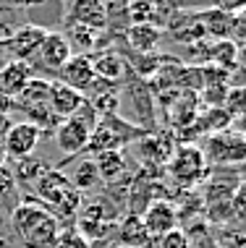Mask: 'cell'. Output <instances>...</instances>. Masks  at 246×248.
<instances>
[{"instance_id":"obj_20","label":"cell","mask_w":246,"mask_h":248,"mask_svg":"<svg viewBox=\"0 0 246 248\" xmlns=\"http://www.w3.org/2000/svg\"><path fill=\"white\" fill-rule=\"evenodd\" d=\"M45 214H48V209H42V206H37V204H29V201L18 204L16 209H13V214H11V225H13V230H16V235L24 238L26 232L45 217Z\"/></svg>"},{"instance_id":"obj_5","label":"cell","mask_w":246,"mask_h":248,"mask_svg":"<svg viewBox=\"0 0 246 248\" xmlns=\"http://www.w3.org/2000/svg\"><path fill=\"white\" fill-rule=\"evenodd\" d=\"M45 34H48V29L39 26V24H24V26H18L16 31H11L8 50L13 52V60H24V63L32 65V58L37 55Z\"/></svg>"},{"instance_id":"obj_8","label":"cell","mask_w":246,"mask_h":248,"mask_svg":"<svg viewBox=\"0 0 246 248\" xmlns=\"http://www.w3.org/2000/svg\"><path fill=\"white\" fill-rule=\"evenodd\" d=\"M199 92H189V89H178L173 102L168 105V118L173 123V128L183 131L189 125H194V120L199 115Z\"/></svg>"},{"instance_id":"obj_2","label":"cell","mask_w":246,"mask_h":248,"mask_svg":"<svg viewBox=\"0 0 246 248\" xmlns=\"http://www.w3.org/2000/svg\"><path fill=\"white\" fill-rule=\"evenodd\" d=\"M168 172L178 186H183V188L197 186L199 180H204L210 172V162H207V157H204V149H199L197 144L176 146L170 154V159H168Z\"/></svg>"},{"instance_id":"obj_10","label":"cell","mask_w":246,"mask_h":248,"mask_svg":"<svg viewBox=\"0 0 246 248\" xmlns=\"http://www.w3.org/2000/svg\"><path fill=\"white\" fill-rule=\"evenodd\" d=\"M52 133H55L58 149H61L66 157L84 152V149H86V141H89V131H86L82 123H76L74 118H66Z\"/></svg>"},{"instance_id":"obj_11","label":"cell","mask_w":246,"mask_h":248,"mask_svg":"<svg viewBox=\"0 0 246 248\" xmlns=\"http://www.w3.org/2000/svg\"><path fill=\"white\" fill-rule=\"evenodd\" d=\"M29 78H32L29 63H24V60H8V63H3L0 65V94L16 99Z\"/></svg>"},{"instance_id":"obj_28","label":"cell","mask_w":246,"mask_h":248,"mask_svg":"<svg viewBox=\"0 0 246 248\" xmlns=\"http://www.w3.org/2000/svg\"><path fill=\"white\" fill-rule=\"evenodd\" d=\"M66 39H68L71 50H74V45H76V47L84 50V55H86V52L97 45V29L84 26V24H68V34H66Z\"/></svg>"},{"instance_id":"obj_24","label":"cell","mask_w":246,"mask_h":248,"mask_svg":"<svg viewBox=\"0 0 246 248\" xmlns=\"http://www.w3.org/2000/svg\"><path fill=\"white\" fill-rule=\"evenodd\" d=\"M238 55H241V47H236L230 39H215V42H210V63L217 65V68L233 71L238 65Z\"/></svg>"},{"instance_id":"obj_16","label":"cell","mask_w":246,"mask_h":248,"mask_svg":"<svg viewBox=\"0 0 246 248\" xmlns=\"http://www.w3.org/2000/svg\"><path fill=\"white\" fill-rule=\"evenodd\" d=\"M147 230H144V222L139 214H126V217L118 222V246L123 248H142L147 246Z\"/></svg>"},{"instance_id":"obj_33","label":"cell","mask_w":246,"mask_h":248,"mask_svg":"<svg viewBox=\"0 0 246 248\" xmlns=\"http://www.w3.org/2000/svg\"><path fill=\"white\" fill-rule=\"evenodd\" d=\"M160 248H189V232L176 227L160 238Z\"/></svg>"},{"instance_id":"obj_15","label":"cell","mask_w":246,"mask_h":248,"mask_svg":"<svg viewBox=\"0 0 246 248\" xmlns=\"http://www.w3.org/2000/svg\"><path fill=\"white\" fill-rule=\"evenodd\" d=\"M236 16L238 13H223L217 8H207L199 13V21L204 26V34L212 37V39H230L233 34V26H236Z\"/></svg>"},{"instance_id":"obj_27","label":"cell","mask_w":246,"mask_h":248,"mask_svg":"<svg viewBox=\"0 0 246 248\" xmlns=\"http://www.w3.org/2000/svg\"><path fill=\"white\" fill-rule=\"evenodd\" d=\"M71 183H74L76 191H89V188H95V186L99 183V172H97L95 159H92V157L82 159V162L76 165L74 175H71Z\"/></svg>"},{"instance_id":"obj_22","label":"cell","mask_w":246,"mask_h":248,"mask_svg":"<svg viewBox=\"0 0 246 248\" xmlns=\"http://www.w3.org/2000/svg\"><path fill=\"white\" fill-rule=\"evenodd\" d=\"M95 165H97V172H99V180H118L126 170V157L121 149H110V152H99L95 157Z\"/></svg>"},{"instance_id":"obj_36","label":"cell","mask_w":246,"mask_h":248,"mask_svg":"<svg viewBox=\"0 0 246 248\" xmlns=\"http://www.w3.org/2000/svg\"><path fill=\"white\" fill-rule=\"evenodd\" d=\"M11 3H16L18 8H26V11H32V8H45V5L55 3V0H11Z\"/></svg>"},{"instance_id":"obj_32","label":"cell","mask_w":246,"mask_h":248,"mask_svg":"<svg viewBox=\"0 0 246 248\" xmlns=\"http://www.w3.org/2000/svg\"><path fill=\"white\" fill-rule=\"evenodd\" d=\"M71 118H74L76 123H82V125H84V128L89 131V133H92V128H95V125L99 123V115H97V110H95V107H92L89 102H86V99H82V105L76 107V112H74Z\"/></svg>"},{"instance_id":"obj_26","label":"cell","mask_w":246,"mask_h":248,"mask_svg":"<svg viewBox=\"0 0 246 248\" xmlns=\"http://www.w3.org/2000/svg\"><path fill=\"white\" fill-rule=\"evenodd\" d=\"M126 13H129V18H131V26H139V24L155 26L157 16H160V5L152 3V0H131ZM157 29H160V26H157Z\"/></svg>"},{"instance_id":"obj_17","label":"cell","mask_w":246,"mask_h":248,"mask_svg":"<svg viewBox=\"0 0 246 248\" xmlns=\"http://www.w3.org/2000/svg\"><path fill=\"white\" fill-rule=\"evenodd\" d=\"M170 29V37L176 39V42H183V45H194V42H202L204 37V26L199 21V13H189V16H183V21H178V18H173L168 24Z\"/></svg>"},{"instance_id":"obj_31","label":"cell","mask_w":246,"mask_h":248,"mask_svg":"<svg viewBox=\"0 0 246 248\" xmlns=\"http://www.w3.org/2000/svg\"><path fill=\"white\" fill-rule=\"evenodd\" d=\"M55 248H92V243L76 227H68V230H61V235L55 240Z\"/></svg>"},{"instance_id":"obj_7","label":"cell","mask_w":246,"mask_h":248,"mask_svg":"<svg viewBox=\"0 0 246 248\" xmlns=\"http://www.w3.org/2000/svg\"><path fill=\"white\" fill-rule=\"evenodd\" d=\"M34 58H39L42 68L58 73L66 65V60L71 58V45H68V39H66V34H61V31H48Z\"/></svg>"},{"instance_id":"obj_35","label":"cell","mask_w":246,"mask_h":248,"mask_svg":"<svg viewBox=\"0 0 246 248\" xmlns=\"http://www.w3.org/2000/svg\"><path fill=\"white\" fill-rule=\"evenodd\" d=\"M11 191H13V175L5 170V167H0V199L8 196Z\"/></svg>"},{"instance_id":"obj_38","label":"cell","mask_w":246,"mask_h":248,"mask_svg":"<svg viewBox=\"0 0 246 248\" xmlns=\"http://www.w3.org/2000/svg\"><path fill=\"white\" fill-rule=\"evenodd\" d=\"M5 159H8V157H5V149H3V141H0V167H5Z\"/></svg>"},{"instance_id":"obj_23","label":"cell","mask_w":246,"mask_h":248,"mask_svg":"<svg viewBox=\"0 0 246 248\" xmlns=\"http://www.w3.org/2000/svg\"><path fill=\"white\" fill-rule=\"evenodd\" d=\"M121 139H118V133L110 128L108 123H105L102 118H99V123L92 128L89 133V141H86V152L92 154H99V152H110V149H121Z\"/></svg>"},{"instance_id":"obj_6","label":"cell","mask_w":246,"mask_h":248,"mask_svg":"<svg viewBox=\"0 0 246 248\" xmlns=\"http://www.w3.org/2000/svg\"><path fill=\"white\" fill-rule=\"evenodd\" d=\"M142 222H144V230L147 235H155V238H163L165 232L176 230L178 227V209L170 204V201H152L147 209L142 212Z\"/></svg>"},{"instance_id":"obj_1","label":"cell","mask_w":246,"mask_h":248,"mask_svg":"<svg viewBox=\"0 0 246 248\" xmlns=\"http://www.w3.org/2000/svg\"><path fill=\"white\" fill-rule=\"evenodd\" d=\"M37 196L50 204L55 214H63V217H76L82 212V191L74 188L71 178L66 175L63 170H48L42 172L34 180Z\"/></svg>"},{"instance_id":"obj_21","label":"cell","mask_w":246,"mask_h":248,"mask_svg":"<svg viewBox=\"0 0 246 248\" xmlns=\"http://www.w3.org/2000/svg\"><path fill=\"white\" fill-rule=\"evenodd\" d=\"M92 68H95V76L105 78V81H121V76L126 71H129V63H126V58L115 55V52H105V55H99L92 60Z\"/></svg>"},{"instance_id":"obj_4","label":"cell","mask_w":246,"mask_h":248,"mask_svg":"<svg viewBox=\"0 0 246 248\" xmlns=\"http://www.w3.org/2000/svg\"><path fill=\"white\" fill-rule=\"evenodd\" d=\"M45 131H39L34 123L24 120V123H11L8 131L3 133V149H5V157H13V159H24V157H32V152L37 149L39 139H42Z\"/></svg>"},{"instance_id":"obj_18","label":"cell","mask_w":246,"mask_h":248,"mask_svg":"<svg viewBox=\"0 0 246 248\" xmlns=\"http://www.w3.org/2000/svg\"><path fill=\"white\" fill-rule=\"evenodd\" d=\"M50 84L48 78H34L32 76L29 81H26V86L21 92H18V97L13 99L16 105H21L24 110H32V107H45L50 99Z\"/></svg>"},{"instance_id":"obj_29","label":"cell","mask_w":246,"mask_h":248,"mask_svg":"<svg viewBox=\"0 0 246 248\" xmlns=\"http://www.w3.org/2000/svg\"><path fill=\"white\" fill-rule=\"evenodd\" d=\"M142 146H144V152H147L149 157H157V162H168L170 154H173V149H176V141H173L170 136L155 133V136H149Z\"/></svg>"},{"instance_id":"obj_34","label":"cell","mask_w":246,"mask_h":248,"mask_svg":"<svg viewBox=\"0 0 246 248\" xmlns=\"http://www.w3.org/2000/svg\"><path fill=\"white\" fill-rule=\"evenodd\" d=\"M244 5H246V0H212V5L210 8H217V11H223V13H241L244 11Z\"/></svg>"},{"instance_id":"obj_37","label":"cell","mask_w":246,"mask_h":248,"mask_svg":"<svg viewBox=\"0 0 246 248\" xmlns=\"http://www.w3.org/2000/svg\"><path fill=\"white\" fill-rule=\"evenodd\" d=\"M16 107V102H13L11 97H5V94H0V115H8V112Z\"/></svg>"},{"instance_id":"obj_19","label":"cell","mask_w":246,"mask_h":248,"mask_svg":"<svg viewBox=\"0 0 246 248\" xmlns=\"http://www.w3.org/2000/svg\"><path fill=\"white\" fill-rule=\"evenodd\" d=\"M163 31L157 26H149V24H139V26H131L126 31V39H129L131 50L142 52V55H149V52L157 50V42H160Z\"/></svg>"},{"instance_id":"obj_30","label":"cell","mask_w":246,"mask_h":248,"mask_svg":"<svg viewBox=\"0 0 246 248\" xmlns=\"http://www.w3.org/2000/svg\"><path fill=\"white\" fill-rule=\"evenodd\" d=\"M50 167L45 159H37V157H24V159H16V175L18 180H37L42 172H48Z\"/></svg>"},{"instance_id":"obj_13","label":"cell","mask_w":246,"mask_h":248,"mask_svg":"<svg viewBox=\"0 0 246 248\" xmlns=\"http://www.w3.org/2000/svg\"><path fill=\"white\" fill-rule=\"evenodd\" d=\"M58 235H61V225H58V217L48 212V214H45V217L39 219V222L21 238V243H24L26 248H55Z\"/></svg>"},{"instance_id":"obj_39","label":"cell","mask_w":246,"mask_h":248,"mask_svg":"<svg viewBox=\"0 0 246 248\" xmlns=\"http://www.w3.org/2000/svg\"><path fill=\"white\" fill-rule=\"evenodd\" d=\"M3 42H5V39H3V37H0V45H3Z\"/></svg>"},{"instance_id":"obj_25","label":"cell","mask_w":246,"mask_h":248,"mask_svg":"<svg viewBox=\"0 0 246 248\" xmlns=\"http://www.w3.org/2000/svg\"><path fill=\"white\" fill-rule=\"evenodd\" d=\"M230 123H233V118H230L223 107H207V110H204V115H202V112L197 115L194 128L212 136V133H220L225 128H230Z\"/></svg>"},{"instance_id":"obj_9","label":"cell","mask_w":246,"mask_h":248,"mask_svg":"<svg viewBox=\"0 0 246 248\" xmlns=\"http://www.w3.org/2000/svg\"><path fill=\"white\" fill-rule=\"evenodd\" d=\"M58 76H61V84L71 86V89H76L79 94L84 97L86 86L92 84V78H95V68H92V58L89 55H71L66 60V65L61 71H58Z\"/></svg>"},{"instance_id":"obj_3","label":"cell","mask_w":246,"mask_h":248,"mask_svg":"<svg viewBox=\"0 0 246 248\" xmlns=\"http://www.w3.org/2000/svg\"><path fill=\"white\" fill-rule=\"evenodd\" d=\"M204 157H207V162H215V165H241L246 157V141L241 133L230 128L212 133L207 139Z\"/></svg>"},{"instance_id":"obj_14","label":"cell","mask_w":246,"mask_h":248,"mask_svg":"<svg viewBox=\"0 0 246 248\" xmlns=\"http://www.w3.org/2000/svg\"><path fill=\"white\" fill-rule=\"evenodd\" d=\"M82 94H79L76 89H71V86H66L61 81H52L50 84V99H48V107L52 112H55L61 120L71 118L76 112V107L82 105Z\"/></svg>"},{"instance_id":"obj_12","label":"cell","mask_w":246,"mask_h":248,"mask_svg":"<svg viewBox=\"0 0 246 248\" xmlns=\"http://www.w3.org/2000/svg\"><path fill=\"white\" fill-rule=\"evenodd\" d=\"M105 21H108V11L102 0H74L68 8V24H84L99 31Z\"/></svg>"}]
</instances>
